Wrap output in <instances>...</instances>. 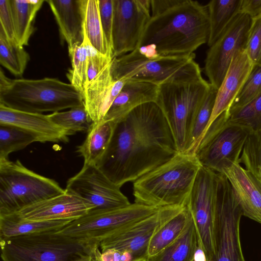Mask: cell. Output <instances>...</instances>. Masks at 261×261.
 I'll return each mask as SVG.
<instances>
[{
	"label": "cell",
	"mask_w": 261,
	"mask_h": 261,
	"mask_svg": "<svg viewBox=\"0 0 261 261\" xmlns=\"http://www.w3.org/2000/svg\"><path fill=\"white\" fill-rule=\"evenodd\" d=\"M65 192L55 180L29 169L18 160H0V215Z\"/></svg>",
	"instance_id": "52a82bcc"
},
{
	"label": "cell",
	"mask_w": 261,
	"mask_h": 261,
	"mask_svg": "<svg viewBox=\"0 0 261 261\" xmlns=\"http://www.w3.org/2000/svg\"><path fill=\"white\" fill-rule=\"evenodd\" d=\"M48 231L0 239L3 261H99L100 243Z\"/></svg>",
	"instance_id": "277c9868"
},
{
	"label": "cell",
	"mask_w": 261,
	"mask_h": 261,
	"mask_svg": "<svg viewBox=\"0 0 261 261\" xmlns=\"http://www.w3.org/2000/svg\"><path fill=\"white\" fill-rule=\"evenodd\" d=\"M206 261H209V260H206Z\"/></svg>",
	"instance_id": "f907efd6"
},
{
	"label": "cell",
	"mask_w": 261,
	"mask_h": 261,
	"mask_svg": "<svg viewBox=\"0 0 261 261\" xmlns=\"http://www.w3.org/2000/svg\"><path fill=\"white\" fill-rule=\"evenodd\" d=\"M201 167L195 154L178 152L133 182L135 202L157 208L186 206Z\"/></svg>",
	"instance_id": "3957f363"
},
{
	"label": "cell",
	"mask_w": 261,
	"mask_h": 261,
	"mask_svg": "<svg viewBox=\"0 0 261 261\" xmlns=\"http://www.w3.org/2000/svg\"><path fill=\"white\" fill-rule=\"evenodd\" d=\"M0 29L7 39L11 42L17 43L10 0H0Z\"/></svg>",
	"instance_id": "b9f144b4"
},
{
	"label": "cell",
	"mask_w": 261,
	"mask_h": 261,
	"mask_svg": "<svg viewBox=\"0 0 261 261\" xmlns=\"http://www.w3.org/2000/svg\"><path fill=\"white\" fill-rule=\"evenodd\" d=\"M221 173L227 178L241 207L242 216L261 224V182L239 162Z\"/></svg>",
	"instance_id": "ffe728a7"
},
{
	"label": "cell",
	"mask_w": 261,
	"mask_h": 261,
	"mask_svg": "<svg viewBox=\"0 0 261 261\" xmlns=\"http://www.w3.org/2000/svg\"><path fill=\"white\" fill-rule=\"evenodd\" d=\"M228 115L229 123L241 126L249 133L261 132V93Z\"/></svg>",
	"instance_id": "d590c367"
},
{
	"label": "cell",
	"mask_w": 261,
	"mask_h": 261,
	"mask_svg": "<svg viewBox=\"0 0 261 261\" xmlns=\"http://www.w3.org/2000/svg\"><path fill=\"white\" fill-rule=\"evenodd\" d=\"M134 261H146V259H138Z\"/></svg>",
	"instance_id": "c3c4849f"
},
{
	"label": "cell",
	"mask_w": 261,
	"mask_h": 261,
	"mask_svg": "<svg viewBox=\"0 0 261 261\" xmlns=\"http://www.w3.org/2000/svg\"><path fill=\"white\" fill-rule=\"evenodd\" d=\"M242 212L226 176L217 173L215 251L213 261H246L240 239Z\"/></svg>",
	"instance_id": "8fae6325"
},
{
	"label": "cell",
	"mask_w": 261,
	"mask_h": 261,
	"mask_svg": "<svg viewBox=\"0 0 261 261\" xmlns=\"http://www.w3.org/2000/svg\"><path fill=\"white\" fill-rule=\"evenodd\" d=\"M198 240L192 218L184 232L174 242L146 258V261H193Z\"/></svg>",
	"instance_id": "4316f807"
},
{
	"label": "cell",
	"mask_w": 261,
	"mask_h": 261,
	"mask_svg": "<svg viewBox=\"0 0 261 261\" xmlns=\"http://www.w3.org/2000/svg\"><path fill=\"white\" fill-rule=\"evenodd\" d=\"M191 219V213L186 206L166 221L152 237L149 245L148 256L156 254L178 239Z\"/></svg>",
	"instance_id": "4dcf8cb0"
},
{
	"label": "cell",
	"mask_w": 261,
	"mask_h": 261,
	"mask_svg": "<svg viewBox=\"0 0 261 261\" xmlns=\"http://www.w3.org/2000/svg\"><path fill=\"white\" fill-rule=\"evenodd\" d=\"M111 62L88 82L85 89L84 104L93 123L103 120L126 81V79L116 80L113 78Z\"/></svg>",
	"instance_id": "d6986e66"
},
{
	"label": "cell",
	"mask_w": 261,
	"mask_h": 261,
	"mask_svg": "<svg viewBox=\"0 0 261 261\" xmlns=\"http://www.w3.org/2000/svg\"><path fill=\"white\" fill-rule=\"evenodd\" d=\"M81 6L83 27L90 43L98 51L113 58L100 21L98 0H81Z\"/></svg>",
	"instance_id": "f546056e"
},
{
	"label": "cell",
	"mask_w": 261,
	"mask_h": 261,
	"mask_svg": "<svg viewBox=\"0 0 261 261\" xmlns=\"http://www.w3.org/2000/svg\"><path fill=\"white\" fill-rule=\"evenodd\" d=\"M151 0H113V57L136 49L151 17Z\"/></svg>",
	"instance_id": "5bb4252c"
},
{
	"label": "cell",
	"mask_w": 261,
	"mask_h": 261,
	"mask_svg": "<svg viewBox=\"0 0 261 261\" xmlns=\"http://www.w3.org/2000/svg\"><path fill=\"white\" fill-rule=\"evenodd\" d=\"M48 115L55 124L69 132L71 135L76 132H88L93 123L84 105Z\"/></svg>",
	"instance_id": "836d02e7"
},
{
	"label": "cell",
	"mask_w": 261,
	"mask_h": 261,
	"mask_svg": "<svg viewBox=\"0 0 261 261\" xmlns=\"http://www.w3.org/2000/svg\"><path fill=\"white\" fill-rule=\"evenodd\" d=\"M184 0H151V16L162 14L181 4Z\"/></svg>",
	"instance_id": "7bdbcfd3"
},
{
	"label": "cell",
	"mask_w": 261,
	"mask_h": 261,
	"mask_svg": "<svg viewBox=\"0 0 261 261\" xmlns=\"http://www.w3.org/2000/svg\"><path fill=\"white\" fill-rule=\"evenodd\" d=\"M253 66L245 50L240 51L234 56L218 90L213 111L203 136L215 120L223 112L228 110Z\"/></svg>",
	"instance_id": "44dd1931"
},
{
	"label": "cell",
	"mask_w": 261,
	"mask_h": 261,
	"mask_svg": "<svg viewBox=\"0 0 261 261\" xmlns=\"http://www.w3.org/2000/svg\"><path fill=\"white\" fill-rule=\"evenodd\" d=\"M93 208L88 201L65 190L63 194L28 206L15 214L29 221L75 220Z\"/></svg>",
	"instance_id": "e0dca14e"
},
{
	"label": "cell",
	"mask_w": 261,
	"mask_h": 261,
	"mask_svg": "<svg viewBox=\"0 0 261 261\" xmlns=\"http://www.w3.org/2000/svg\"><path fill=\"white\" fill-rule=\"evenodd\" d=\"M259 180V181H260V182H261V179H260V180Z\"/></svg>",
	"instance_id": "681fc988"
},
{
	"label": "cell",
	"mask_w": 261,
	"mask_h": 261,
	"mask_svg": "<svg viewBox=\"0 0 261 261\" xmlns=\"http://www.w3.org/2000/svg\"><path fill=\"white\" fill-rule=\"evenodd\" d=\"M65 190L91 203L93 210L112 209L130 204L120 188L95 165L84 164L81 170L67 180Z\"/></svg>",
	"instance_id": "2e32d148"
},
{
	"label": "cell",
	"mask_w": 261,
	"mask_h": 261,
	"mask_svg": "<svg viewBox=\"0 0 261 261\" xmlns=\"http://www.w3.org/2000/svg\"><path fill=\"white\" fill-rule=\"evenodd\" d=\"M190 56H158L146 57L136 48L119 57H114L111 70L115 80L130 79L154 84L193 82L202 80L201 71Z\"/></svg>",
	"instance_id": "8992f818"
},
{
	"label": "cell",
	"mask_w": 261,
	"mask_h": 261,
	"mask_svg": "<svg viewBox=\"0 0 261 261\" xmlns=\"http://www.w3.org/2000/svg\"><path fill=\"white\" fill-rule=\"evenodd\" d=\"M207 257L204 250L198 246L194 254L193 261H206Z\"/></svg>",
	"instance_id": "bcb514c9"
},
{
	"label": "cell",
	"mask_w": 261,
	"mask_h": 261,
	"mask_svg": "<svg viewBox=\"0 0 261 261\" xmlns=\"http://www.w3.org/2000/svg\"><path fill=\"white\" fill-rule=\"evenodd\" d=\"M114 122L102 120L93 123L77 152L84 159V164L96 165L106 150L111 140Z\"/></svg>",
	"instance_id": "cb8c5ba5"
},
{
	"label": "cell",
	"mask_w": 261,
	"mask_h": 261,
	"mask_svg": "<svg viewBox=\"0 0 261 261\" xmlns=\"http://www.w3.org/2000/svg\"><path fill=\"white\" fill-rule=\"evenodd\" d=\"M30 57L23 46L9 41L0 29V63L15 76H22Z\"/></svg>",
	"instance_id": "d6a6232c"
},
{
	"label": "cell",
	"mask_w": 261,
	"mask_h": 261,
	"mask_svg": "<svg viewBox=\"0 0 261 261\" xmlns=\"http://www.w3.org/2000/svg\"><path fill=\"white\" fill-rule=\"evenodd\" d=\"M98 6L103 31L108 45L112 52L113 0H98Z\"/></svg>",
	"instance_id": "60d3db41"
},
{
	"label": "cell",
	"mask_w": 261,
	"mask_h": 261,
	"mask_svg": "<svg viewBox=\"0 0 261 261\" xmlns=\"http://www.w3.org/2000/svg\"><path fill=\"white\" fill-rule=\"evenodd\" d=\"M245 51L253 65H261V16L252 19Z\"/></svg>",
	"instance_id": "f35d334b"
},
{
	"label": "cell",
	"mask_w": 261,
	"mask_h": 261,
	"mask_svg": "<svg viewBox=\"0 0 261 261\" xmlns=\"http://www.w3.org/2000/svg\"><path fill=\"white\" fill-rule=\"evenodd\" d=\"M217 184V173L202 166L186 204L195 227L198 246L209 261H213L215 251Z\"/></svg>",
	"instance_id": "7c38bea8"
},
{
	"label": "cell",
	"mask_w": 261,
	"mask_h": 261,
	"mask_svg": "<svg viewBox=\"0 0 261 261\" xmlns=\"http://www.w3.org/2000/svg\"><path fill=\"white\" fill-rule=\"evenodd\" d=\"M0 104L30 113L59 112L84 106L82 95L57 78L10 79L0 71Z\"/></svg>",
	"instance_id": "5b68a950"
},
{
	"label": "cell",
	"mask_w": 261,
	"mask_h": 261,
	"mask_svg": "<svg viewBox=\"0 0 261 261\" xmlns=\"http://www.w3.org/2000/svg\"><path fill=\"white\" fill-rule=\"evenodd\" d=\"M0 124L21 128L30 134L36 142L66 143L71 135L55 124L48 115L30 113L8 108L0 104Z\"/></svg>",
	"instance_id": "ac0fdd59"
},
{
	"label": "cell",
	"mask_w": 261,
	"mask_h": 261,
	"mask_svg": "<svg viewBox=\"0 0 261 261\" xmlns=\"http://www.w3.org/2000/svg\"><path fill=\"white\" fill-rule=\"evenodd\" d=\"M44 2V0H10L16 40L19 45H28L34 32L35 17Z\"/></svg>",
	"instance_id": "484cf974"
},
{
	"label": "cell",
	"mask_w": 261,
	"mask_h": 261,
	"mask_svg": "<svg viewBox=\"0 0 261 261\" xmlns=\"http://www.w3.org/2000/svg\"><path fill=\"white\" fill-rule=\"evenodd\" d=\"M83 33L87 48L88 74L89 81L109 64L113 58L101 54L92 46L87 38L84 27Z\"/></svg>",
	"instance_id": "ab89813d"
},
{
	"label": "cell",
	"mask_w": 261,
	"mask_h": 261,
	"mask_svg": "<svg viewBox=\"0 0 261 261\" xmlns=\"http://www.w3.org/2000/svg\"><path fill=\"white\" fill-rule=\"evenodd\" d=\"M240 12L252 19L261 16V0H242Z\"/></svg>",
	"instance_id": "ee69618b"
},
{
	"label": "cell",
	"mask_w": 261,
	"mask_h": 261,
	"mask_svg": "<svg viewBox=\"0 0 261 261\" xmlns=\"http://www.w3.org/2000/svg\"><path fill=\"white\" fill-rule=\"evenodd\" d=\"M240 164L258 179L261 176V132L249 133L240 159Z\"/></svg>",
	"instance_id": "8d00e7d4"
},
{
	"label": "cell",
	"mask_w": 261,
	"mask_h": 261,
	"mask_svg": "<svg viewBox=\"0 0 261 261\" xmlns=\"http://www.w3.org/2000/svg\"><path fill=\"white\" fill-rule=\"evenodd\" d=\"M242 0H212L206 5L209 18L210 32L207 41L212 45L228 24L240 13Z\"/></svg>",
	"instance_id": "83f0119b"
},
{
	"label": "cell",
	"mask_w": 261,
	"mask_h": 261,
	"mask_svg": "<svg viewBox=\"0 0 261 261\" xmlns=\"http://www.w3.org/2000/svg\"><path fill=\"white\" fill-rule=\"evenodd\" d=\"M209 32L206 5L184 0L169 10L151 16L138 47L149 45L160 56H190L207 42Z\"/></svg>",
	"instance_id": "7a4b0ae2"
},
{
	"label": "cell",
	"mask_w": 261,
	"mask_h": 261,
	"mask_svg": "<svg viewBox=\"0 0 261 261\" xmlns=\"http://www.w3.org/2000/svg\"><path fill=\"white\" fill-rule=\"evenodd\" d=\"M114 123L109 145L96 166L119 188L178 152L167 120L156 102L140 105Z\"/></svg>",
	"instance_id": "6da1fadb"
},
{
	"label": "cell",
	"mask_w": 261,
	"mask_h": 261,
	"mask_svg": "<svg viewBox=\"0 0 261 261\" xmlns=\"http://www.w3.org/2000/svg\"><path fill=\"white\" fill-rule=\"evenodd\" d=\"M217 92L218 89L211 85L204 99L191 119L184 152L195 153L210 120Z\"/></svg>",
	"instance_id": "f1b7e54d"
},
{
	"label": "cell",
	"mask_w": 261,
	"mask_h": 261,
	"mask_svg": "<svg viewBox=\"0 0 261 261\" xmlns=\"http://www.w3.org/2000/svg\"><path fill=\"white\" fill-rule=\"evenodd\" d=\"M34 138L17 127L0 124V160L9 159V155L25 148L35 142Z\"/></svg>",
	"instance_id": "e575fe53"
},
{
	"label": "cell",
	"mask_w": 261,
	"mask_h": 261,
	"mask_svg": "<svg viewBox=\"0 0 261 261\" xmlns=\"http://www.w3.org/2000/svg\"><path fill=\"white\" fill-rule=\"evenodd\" d=\"M99 261H121V252L115 249H108L101 251Z\"/></svg>",
	"instance_id": "f6af8a7d"
},
{
	"label": "cell",
	"mask_w": 261,
	"mask_h": 261,
	"mask_svg": "<svg viewBox=\"0 0 261 261\" xmlns=\"http://www.w3.org/2000/svg\"><path fill=\"white\" fill-rule=\"evenodd\" d=\"M159 86L151 83L127 79L116 97L103 120L117 121L143 104L156 102Z\"/></svg>",
	"instance_id": "7402d4cb"
},
{
	"label": "cell",
	"mask_w": 261,
	"mask_h": 261,
	"mask_svg": "<svg viewBox=\"0 0 261 261\" xmlns=\"http://www.w3.org/2000/svg\"><path fill=\"white\" fill-rule=\"evenodd\" d=\"M59 27L60 37L68 46L83 41V18L81 0H47Z\"/></svg>",
	"instance_id": "603a6c76"
},
{
	"label": "cell",
	"mask_w": 261,
	"mask_h": 261,
	"mask_svg": "<svg viewBox=\"0 0 261 261\" xmlns=\"http://www.w3.org/2000/svg\"><path fill=\"white\" fill-rule=\"evenodd\" d=\"M159 208L134 202L115 208L91 210L58 232L72 238L100 243L103 239L154 214Z\"/></svg>",
	"instance_id": "9c48e42d"
},
{
	"label": "cell",
	"mask_w": 261,
	"mask_h": 261,
	"mask_svg": "<svg viewBox=\"0 0 261 261\" xmlns=\"http://www.w3.org/2000/svg\"><path fill=\"white\" fill-rule=\"evenodd\" d=\"M185 206L160 207L154 214L103 239L100 243L101 251L111 248L120 252L128 250L133 254L134 260L146 259L149 243L154 233Z\"/></svg>",
	"instance_id": "9a60e30c"
},
{
	"label": "cell",
	"mask_w": 261,
	"mask_h": 261,
	"mask_svg": "<svg viewBox=\"0 0 261 261\" xmlns=\"http://www.w3.org/2000/svg\"><path fill=\"white\" fill-rule=\"evenodd\" d=\"M71 68L66 76L71 84L83 96L89 82L88 74V55L85 39L68 46Z\"/></svg>",
	"instance_id": "1f68e13d"
},
{
	"label": "cell",
	"mask_w": 261,
	"mask_h": 261,
	"mask_svg": "<svg viewBox=\"0 0 261 261\" xmlns=\"http://www.w3.org/2000/svg\"><path fill=\"white\" fill-rule=\"evenodd\" d=\"M252 19L239 13L207 51L204 71L209 83L220 88L234 56L245 50Z\"/></svg>",
	"instance_id": "4fadbf2b"
},
{
	"label": "cell",
	"mask_w": 261,
	"mask_h": 261,
	"mask_svg": "<svg viewBox=\"0 0 261 261\" xmlns=\"http://www.w3.org/2000/svg\"><path fill=\"white\" fill-rule=\"evenodd\" d=\"M121 261H134L133 254L128 250L121 252Z\"/></svg>",
	"instance_id": "7dc6e473"
},
{
	"label": "cell",
	"mask_w": 261,
	"mask_h": 261,
	"mask_svg": "<svg viewBox=\"0 0 261 261\" xmlns=\"http://www.w3.org/2000/svg\"><path fill=\"white\" fill-rule=\"evenodd\" d=\"M228 111L221 114L203 135L195 152L202 167L221 173L239 159L249 132L228 122Z\"/></svg>",
	"instance_id": "30bf717a"
},
{
	"label": "cell",
	"mask_w": 261,
	"mask_h": 261,
	"mask_svg": "<svg viewBox=\"0 0 261 261\" xmlns=\"http://www.w3.org/2000/svg\"><path fill=\"white\" fill-rule=\"evenodd\" d=\"M210 84L201 80L159 86L156 103L162 109L179 152H184L191 119L204 99Z\"/></svg>",
	"instance_id": "ba28073f"
},
{
	"label": "cell",
	"mask_w": 261,
	"mask_h": 261,
	"mask_svg": "<svg viewBox=\"0 0 261 261\" xmlns=\"http://www.w3.org/2000/svg\"><path fill=\"white\" fill-rule=\"evenodd\" d=\"M261 93V65H253L240 92L228 110L232 112L244 106Z\"/></svg>",
	"instance_id": "74e56055"
},
{
	"label": "cell",
	"mask_w": 261,
	"mask_h": 261,
	"mask_svg": "<svg viewBox=\"0 0 261 261\" xmlns=\"http://www.w3.org/2000/svg\"><path fill=\"white\" fill-rule=\"evenodd\" d=\"M74 220L29 221L20 219L16 214L0 215V239L15 236L59 230Z\"/></svg>",
	"instance_id": "d4e9b609"
}]
</instances>
